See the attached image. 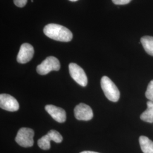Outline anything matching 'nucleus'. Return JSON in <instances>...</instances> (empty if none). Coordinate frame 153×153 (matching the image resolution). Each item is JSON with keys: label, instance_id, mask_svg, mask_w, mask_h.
Segmentation results:
<instances>
[{"label": "nucleus", "instance_id": "nucleus-10", "mask_svg": "<svg viewBox=\"0 0 153 153\" xmlns=\"http://www.w3.org/2000/svg\"><path fill=\"white\" fill-rule=\"evenodd\" d=\"M139 142L143 153H153V142L146 136H141L139 138Z\"/></svg>", "mask_w": 153, "mask_h": 153}, {"label": "nucleus", "instance_id": "nucleus-6", "mask_svg": "<svg viewBox=\"0 0 153 153\" xmlns=\"http://www.w3.org/2000/svg\"><path fill=\"white\" fill-rule=\"evenodd\" d=\"M0 107L2 109L14 112L19 109V105L13 97L9 94H2L0 95Z\"/></svg>", "mask_w": 153, "mask_h": 153}, {"label": "nucleus", "instance_id": "nucleus-19", "mask_svg": "<svg viewBox=\"0 0 153 153\" xmlns=\"http://www.w3.org/2000/svg\"><path fill=\"white\" fill-rule=\"evenodd\" d=\"M69 1H72V2H75V1H78V0H69Z\"/></svg>", "mask_w": 153, "mask_h": 153}, {"label": "nucleus", "instance_id": "nucleus-8", "mask_svg": "<svg viewBox=\"0 0 153 153\" xmlns=\"http://www.w3.org/2000/svg\"><path fill=\"white\" fill-rule=\"evenodd\" d=\"M34 49L31 44L24 43L21 46L16 60L21 64H26L33 59Z\"/></svg>", "mask_w": 153, "mask_h": 153}, {"label": "nucleus", "instance_id": "nucleus-16", "mask_svg": "<svg viewBox=\"0 0 153 153\" xmlns=\"http://www.w3.org/2000/svg\"><path fill=\"white\" fill-rule=\"evenodd\" d=\"M14 4L19 7H23L26 5L27 2V0H13Z\"/></svg>", "mask_w": 153, "mask_h": 153}, {"label": "nucleus", "instance_id": "nucleus-3", "mask_svg": "<svg viewBox=\"0 0 153 153\" xmlns=\"http://www.w3.org/2000/svg\"><path fill=\"white\" fill-rule=\"evenodd\" d=\"M34 131L28 128H22L18 132L16 137V141L21 146L29 148L33 145Z\"/></svg>", "mask_w": 153, "mask_h": 153}, {"label": "nucleus", "instance_id": "nucleus-17", "mask_svg": "<svg viewBox=\"0 0 153 153\" xmlns=\"http://www.w3.org/2000/svg\"><path fill=\"white\" fill-rule=\"evenodd\" d=\"M113 3L115 5H124L129 4L131 0H112Z\"/></svg>", "mask_w": 153, "mask_h": 153}, {"label": "nucleus", "instance_id": "nucleus-12", "mask_svg": "<svg viewBox=\"0 0 153 153\" xmlns=\"http://www.w3.org/2000/svg\"><path fill=\"white\" fill-rule=\"evenodd\" d=\"M141 43L145 51L149 55L153 56V37L145 36L141 38Z\"/></svg>", "mask_w": 153, "mask_h": 153}, {"label": "nucleus", "instance_id": "nucleus-9", "mask_svg": "<svg viewBox=\"0 0 153 153\" xmlns=\"http://www.w3.org/2000/svg\"><path fill=\"white\" fill-rule=\"evenodd\" d=\"M45 109L55 120L60 123H64L66 120V112L61 108L49 104L45 107Z\"/></svg>", "mask_w": 153, "mask_h": 153}, {"label": "nucleus", "instance_id": "nucleus-14", "mask_svg": "<svg viewBox=\"0 0 153 153\" xmlns=\"http://www.w3.org/2000/svg\"><path fill=\"white\" fill-rule=\"evenodd\" d=\"M48 133H49L52 137L53 141L56 142V143H60L62 142V137L59 131H56L55 130H51Z\"/></svg>", "mask_w": 153, "mask_h": 153}, {"label": "nucleus", "instance_id": "nucleus-1", "mask_svg": "<svg viewBox=\"0 0 153 153\" xmlns=\"http://www.w3.org/2000/svg\"><path fill=\"white\" fill-rule=\"evenodd\" d=\"M44 34L49 38L55 40L69 42L73 38L71 31L65 27L57 24L51 23L44 28Z\"/></svg>", "mask_w": 153, "mask_h": 153}, {"label": "nucleus", "instance_id": "nucleus-11", "mask_svg": "<svg viewBox=\"0 0 153 153\" xmlns=\"http://www.w3.org/2000/svg\"><path fill=\"white\" fill-rule=\"evenodd\" d=\"M147 109H146L140 116L142 121L152 123H153V102L148 101L147 102Z\"/></svg>", "mask_w": 153, "mask_h": 153}, {"label": "nucleus", "instance_id": "nucleus-5", "mask_svg": "<svg viewBox=\"0 0 153 153\" xmlns=\"http://www.w3.org/2000/svg\"><path fill=\"white\" fill-rule=\"evenodd\" d=\"M70 75L72 78L83 87L88 84V77L83 69L75 63H71L69 65Z\"/></svg>", "mask_w": 153, "mask_h": 153}, {"label": "nucleus", "instance_id": "nucleus-18", "mask_svg": "<svg viewBox=\"0 0 153 153\" xmlns=\"http://www.w3.org/2000/svg\"><path fill=\"white\" fill-rule=\"evenodd\" d=\"M99 153L97 152H91V151H84L82 152L81 153Z\"/></svg>", "mask_w": 153, "mask_h": 153}, {"label": "nucleus", "instance_id": "nucleus-13", "mask_svg": "<svg viewBox=\"0 0 153 153\" xmlns=\"http://www.w3.org/2000/svg\"><path fill=\"white\" fill-rule=\"evenodd\" d=\"M51 141H53V139L50 134L48 133L39 140L38 144L39 148L43 150H48L51 148Z\"/></svg>", "mask_w": 153, "mask_h": 153}, {"label": "nucleus", "instance_id": "nucleus-15", "mask_svg": "<svg viewBox=\"0 0 153 153\" xmlns=\"http://www.w3.org/2000/svg\"><path fill=\"white\" fill-rule=\"evenodd\" d=\"M145 96L149 100L153 102V80L151 81L148 85Z\"/></svg>", "mask_w": 153, "mask_h": 153}, {"label": "nucleus", "instance_id": "nucleus-4", "mask_svg": "<svg viewBox=\"0 0 153 153\" xmlns=\"http://www.w3.org/2000/svg\"><path fill=\"white\" fill-rule=\"evenodd\" d=\"M60 69V63L59 60L53 56H49L37 66L36 71L39 74L45 75L50 71H58Z\"/></svg>", "mask_w": 153, "mask_h": 153}, {"label": "nucleus", "instance_id": "nucleus-2", "mask_svg": "<svg viewBox=\"0 0 153 153\" xmlns=\"http://www.w3.org/2000/svg\"><path fill=\"white\" fill-rule=\"evenodd\" d=\"M101 87L106 98L110 101L116 102L120 98V91L108 76H103L101 79Z\"/></svg>", "mask_w": 153, "mask_h": 153}, {"label": "nucleus", "instance_id": "nucleus-7", "mask_svg": "<svg viewBox=\"0 0 153 153\" xmlns=\"http://www.w3.org/2000/svg\"><path fill=\"white\" fill-rule=\"evenodd\" d=\"M74 116L78 120H90L93 117V110L84 103L78 104L74 108Z\"/></svg>", "mask_w": 153, "mask_h": 153}]
</instances>
